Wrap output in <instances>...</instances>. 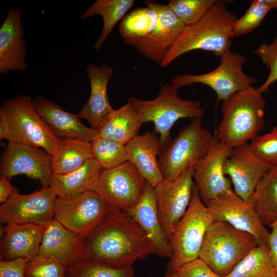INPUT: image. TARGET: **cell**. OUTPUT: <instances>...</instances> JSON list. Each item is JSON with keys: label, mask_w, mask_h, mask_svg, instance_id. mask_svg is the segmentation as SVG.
Instances as JSON below:
<instances>
[{"label": "cell", "mask_w": 277, "mask_h": 277, "mask_svg": "<svg viewBox=\"0 0 277 277\" xmlns=\"http://www.w3.org/2000/svg\"><path fill=\"white\" fill-rule=\"evenodd\" d=\"M154 253L145 233L124 211L111 207L95 228L85 236L82 259L123 268Z\"/></svg>", "instance_id": "obj_1"}, {"label": "cell", "mask_w": 277, "mask_h": 277, "mask_svg": "<svg viewBox=\"0 0 277 277\" xmlns=\"http://www.w3.org/2000/svg\"><path fill=\"white\" fill-rule=\"evenodd\" d=\"M224 1H217L198 22L186 26L168 51L161 67H165L183 54L201 49L221 56L230 50L232 29L237 19Z\"/></svg>", "instance_id": "obj_2"}, {"label": "cell", "mask_w": 277, "mask_h": 277, "mask_svg": "<svg viewBox=\"0 0 277 277\" xmlns=\"http://www.w3.org/2000/svg\"><path fill=\"white\" fill-rule=\"evenodd\" d=\"M0 138L42 148L51 156L60 140L39 115L33 99L22 94L5 101L0 107Z\"/></svg>", "instance_id": "obj_3"}, {"label": "cell", "mask_w": 277, "mask_h": 277, "mask_svg": "<svg viewBox=\"0 0 277 277\" xmlns=\"http://www.w3.org/2000/svg\"><path fill=\"white\" fill-rule=\"evenodd\" d=\"M265 98L250 87L224 101L222 118L215 136L231 148L245 144L258 135L265 125Z\"/></svg>", "instance_id": "obj_4"}, {"label": "cell", "mask_w": 277, "mask_h": 277, "mask_svg": "<svg viewBox=\"0 0 277 277\" xmlns=\"http://www.w3.org/2000/svg\"><path fill=\"white\" fill-rule=\"evenodd\" d=\"M181 88L173 83L165 84L154 99L143 100L129 96L130 103L139 114L143 123H153L155 130L160 134L161 150L170 142V131L179 120L182 118L202 117L204 109L198 100H183L179 97Z\"/></svg>", "instance_id": "obj_5"}, {"label": "cell", "mask_w": 277, "mask_h": 277, "mask_svg": "<svg viewBox=\"0 0 277 277\" xmlns=\"http://www.w3.org/2000/svg\"><path fill=\"white\" fill-rule=\"evenodd\" d=\"M253 236L230 224L214 221L205 234L199 258L225 277L257 246Z\"/></svg>", "instance_id": "obj_6"}, {"label": "cell", "mask_w": 277, "mask_h": 277, "mask_svg": "<svg viewBox=\"0 0 277 277\" xmlns=\"http://www.w3.org/2000/svg\"><path fill=\"white\" fill-rule=\"evenodd\" d=\"M213 222L210 211L202 201L194 184L189 206L169 240L172 255L167 265V271H175L199 258L205 234Z\"/></svg>", "instance_id": "obj_7"}, {"label": "cell", "mask_w": 277, "mask_h": 277, "mask_svg": "<svg viewBox=\"0 0 277 277\" xmlns=\"http://www.w3.org/2000/svg\"><path fill=\"white\" fill-rule=\"evenodd\" d=\"M202 118H193L161 150L158 163L164 179L177 177L206 155L213 135L203 126Z\"/></svg>", "instance_id": "obj_8"}, {"label": "cell", "mask_w": 277, "mask_h": 277, "mask_svg": "<svg viewBox=\"0 0 277 277\" xmlns=\"http://www.w3.org/2000/svg\"><path fill=\"white\" fill-rule=\"evenodd\" d=\"M246 61L244 55L229 50L221 56L219 65L213 71L199 75L179 74L173 77L171 83L180 88L199 83L206 85L215 91L218 101L224 102L256 82L244 73Z\"/></svg>", "instance_id": "obj_9"}, {"label": "cell", "mask_w": 277, "mask_h": 277, "mask_svg": "<svg viewBox=\"0 0 277 277\" xmlns=\"http://www.w3.org/2000/svg\"><path fill=\"white\" fill-rule=\"evenodd\" d=\"M147 183L137 169L126 161L102 169L94 191L111 207L126 211L139 201Z\"/></svg>", "instance_id": "obj_10"}, {"label": "cell", "mask_w": 277, "mask_h": 277, "mask_svg": "<svg viewBox=\"0 0 277 277\" xmlns=\"http://www.w3.org/2000/svg\"><path fill=\"white\" fill-rule=\"evenodd\" d=\"M111 207L94 190L73 197L56 198L55 219L65 227L86 236L103 221Z\"/></svg>", "instance_id": "obj_11"}, {"label": "cell", "mask_w": 277, "mask_h": 277, "mask_svg": "<svg viewBox=\"0 0 277 277\" xmlns=\"http://www.w3.org/2000/svg\"><path fill=\"white\" fill-rule=\"evenodd\" d=\"M57 198L50 186L22 194L16 190L0 207V220L6 224H34L46 226L55 218Z\"/></svg>", "instance_id": "obj_12"}, {"label": "cell", "mask_w": 277, "mask_h": 277, "mask_svg": "<svg viewBox=\"0 0 277 277\" xmlns=\"http://www.w3.org/2000/svg\"><path fill=\"white\" fill-rule=\"evenodd\" d=\"M205 205L214 221L226 222L251 234L258 245L268 246L270 232L262 223L250 199L245 201L231 189Z\"/></svg>", "instance_id": "obj_13"}, {"label": "cell", "mask_w": 277, "mask_h": 277, "mask_svg": "<svg viewBox=\"0 0 277 277\" xmlns=\"http://www.w3.org/2000/svg\"><path fill=\"white\" fill-rule=\"evenodd\" d=\"M194 168L174 179H163L155 187L158 213L167 239L169 240L191 202Z\"/></svg>", "instance_id": "obj_14"}, {"label": "cell", "mask_w": 277, "mask_h": 277, "mask_svg": "<svg viewBox=\"0 0 277 277\" xmlns=\"http://www.w3.org/2000/svg\"><path fill=\"white\" fill-rule=\"evenodd\" d=\"M1 174L10 180L24 174L49 186L53 174L52 157L45 150L21 143L8 142L1 162Z\"/></svg>", "instance_id": "obj_15"}, {"label": "cell", "mask_w": 277, "mask_h": 277, "mask_svg": "<svg viewBox=\"0 0 277 277\" xmlns=\"http://www.w3.org/2000/svg\"><path fill=\"white\" fill-rule=\"evenodd\" d=\"M146 6L153 8L158 16L157 25L146 37L124 41L137 52L161 65L168 51L186 27L167 5L147 0Z\"/></svg>", "instance_id": "obj_16"}, {"label": "cell", "mask_w": 277, "mask_h": 277, "mask_svg": "<svg viewBox=\"0 0 277 277\" xmlns=\"http://www.w3.org/2000/svg\"><path fill=\"white\" fill-rule=\"evenodd\" d=\"M232 149L214 135L206 155L194 167V183L204 204L232 189L231 181L224 171V163Z\"/></svg>", "instance_id": "obj_17"}, {"label": "cell", "mask_w": 277, "mask_h": 277, "mask_svg": "<svg viewBox=\"0 0 277 277\" xmlns=\"http://www.w3.org/2000/svg\"><path fill=\"white\" fill-rule=\"evenodd\" d=\"M272 167L259 159L249 143L233 148L224 166L235 193L245 201L251 198L258 183Z\"/></svg>", "instance_id": "obj_18"}, {"label": "cell", "mask_w": 277, "mask_h": 277, "mask_svg": "<svg viewBox=\"0 0 277 277\" xmlns=\"http://www.w3.org/2000/svg\"><path fill=\"white\" fill-rule=\"evenodd\" d=\"M19 8H10L0 28V73L25 71L27 46Z\"/></svg>", "instance_id": "obj_19"}, {"label": "cell", "mask_w": 277, "mask_h": 277, "mask_svg": "<svg viewBox=\"0 0 277 277\" xmlns=\"http://www.w3.org/2000/svg\"><path fill=\"white\" fill-rule=\"evenodd\" d=\"M125 211L145 233L154 253L171 259L172 250L162 227L154 187L147 182L139 201Z\"/></svg>", "instance_id": "obj_20"}, {"label": "cell", "mask_w": 277, "mask_h": 277, "mask_svg": "<svg viewBox=\"0 0 277 277\" xmlns=\"http://www.w3.org/2000/svg\"><path fill=\"white\" fill-rule=\"evenodd\" d=\"M85 236L68 229L54 218L45 226L38 254L68 268L82 260Z\"/></svg>", "instance_id": "obj_21"}, {"label": "cell", "mask_w": 277, "mask_h": 277, "mask_svg": "<svg viewBox=\"0 0 277 277\" xmlns=\"http://www.w3.org/2000/svg\"><path fill=\"white\" fill-rule=\"evenodd\" d=\"M37 112L55 136L91 142L97 137L96 130L85 125L79 115L63 109L58 104L41 95L33 99Z\"/></svg>", "instance_id": "obj_22"}, {"label": "cell", "mask_w": 277, "mask_h": 277, "mask_svg": "<svg viewBox=\"0 0 277 277\" xmlns=\"http://www.w3.org/2000/svg\"><path fill=\"white\" fill-rule=\"evenodd\" d=\"M86 72L90 84V94L78 114L96 130L104 118L114 110L107 94L108 84L114 69L104 63L100 67L90 64Z\"/></svg>", "instance_id": "obj_23"}, {"label": "cell", "mask_w": 277, "mask_h": 277, "mask_svg": "<svg viewBox=\"0 0 277 277\" xmlns=\"http://www.w3.org/2000/svg\"><path fill=\"white\" fill-rule=\"evenodd\" d=\"M46 226L9 224L4 229L1 243V260L20 258L31 260L39 253Z\"/></svg>", "instance_id": "obj_24"}, {"label": "cell", "mask_w": 277, "mask_h": 277, "mask_svg": "<svg viewBox=\"0 0 277 277\" xmlns=\"http://www.w3.org/2000/svg\"><path fill=\"white\" fill-rule=\"evenodd\" d=\"M125 146L127 161L155 187L164 179L158 163L157 157L161 151L160 138L154 133L147 132L136 135Z\"/></svg>", "instance_id": "obj_25"}, {"label": "cell", "mask_w": 277, "mask_h": 277, "mask_svg": "<svg viewBox=\"0 0 277 277\" xmlns=\"http://www.w3.org/2000/svg\"><path fill=\"white\" fill-rule=\"evenodd\" d=\"M142 124L138 113L128 102L108 114L95 130L98 137L125 145L138 134Z\"/></svg>", "instance_id": "obj_26"}, {"label": "cell", "mask_w": 277, "mask_h": 277, "mask_svg": "<svg viewBox=\"0 0 277 277\" xmlns=\"http://www.w3.org/2000/svg\"><path fill=\"white\" fill-rule=\"evenodd\" d=\"M102 169L93 159L78 169L66 174H53L50 186L57 197L68 199L94 190Z\"/></svg>", "instance_id": "obj_27"}, {"label": "cell", "mask_w": 277, "mask_h": 277, "mask_svg": "<svg viewBox=\"0 0 277 277\" xmlns=\"http://www.w3.org/2000/svg\"><path fill=\"white\" fill-rule=\"evenodd\" d=\"M51 157L53 174L69 173L92 158L91 143L77 138L60 139L57 151Z\"/></svg>", "instance_id": "obj_28"}, {"label": "cell", "mask_w": 277, "mask_h": 277, "mask_svg": "<svg viewBox=\"0 0 277 277\" xmlns=\"http://www.w3.org/2000/svg\"><path fill=\"white\" fill-rule=\"evenodd\" d=\"M134 4L133 0H96L87 8L81 19L98 15L103 20L101 33L94 45L96 50L101 49L116 24L123 19Z\"/></svg>", "instance_id": "obj_29"}, {"label": "cell", "mask_w": 277, "mask_h": 277, "mask_svg": "<svg viewBox=\"0 0 277 277\" xmlns=\"http://www.w3.org/2000/svg\"><path fill=\"white\" fill-rule=\"evenodd\" d=\"M250 199L265 226L277 222V166L264 175Z\"/></svg>", "instance_id": "obj_30"}, {"label": "cell", "mask_w": 277, "mask_h": 277, "mask_svg": "<svg viewBox=\"0 0 277 277\" xmlns=\"http://www.w3.org/2000/svg\"><path fill=\"white\" fill-rule=\"evenodd\" d=\"M225 277H277L268 246L258 245Z\"/></svg>", "instance_id": "obj_31"}, {"label": "cell", "mask_w": 277, "mask_h": 277, "mask_svg": "<svg viewBox=\"0 0 277 277\" xmlns=\"http://www.w3.org/2000/svg\"><path fill=\"white\" fill-rule=\"evenodd\" d=\"M157 21V14L151 7L136 8L123 18L119 31L123 41L143 38L154 29Z\"/></svg>", "instance_id": "obj_32"}, {"label": "cell", "mask_w": 277, "mask_h": 277, "mask_svg": "<svg viewBox=\"0 0 277 277\" xmlns=\"http://www.w3.org/2000/svg\"><path fill=\"white\" fill-rule=\"evenodd\" d=\"M90 143L92 158L102 169L114 168L127 161L125 145L98 136Z\"/></svg>", "instance_id": "obj_33"}, {"label": "cell", "mask_w": 277, "mask_h": 277, "mask_svg": "<svg viewBox=\"0 0 277 277\" xmlns=\"http://www.w3.org/2000/svg\"><path fill=\"white\" fill-rule=\"evenodd\" d=\"M132 266L114 268L82 259L68 267L65 277H134Z\"/></svg>", "instance_id": "obj_34"}, {"label": "cell", "mask_w": 277, "mask_h": 277, "mask_svg": "<svg viewBox=\"0 0 277 277\" xmlns=\"http://www.w3.org/2000/svg\"><path fill=\"white\" fill-rule=\"evenodd\" d=\"M217 0H170L167 6L185 26L198 22Z\"/></svg>", "instance_id": "obj_35"}, {"label": "cell", "mask_w": 277, "mask_h": 277, "mask_svg": "<svg viewBox=\"0 0 277 277\" xmlns=\"http://www.w3.org/2000/svg\"><path fill=\"white\" fill-rule=\"evenodd\" d=\"M273 9L267 0L252 1L244 15L234 22L231 32L232 37L247 34L258 27Z\"/></svg>", "instance_id": "obj_36"}, {"label": "cell", "mask_w": 277, "mask_h": 277, "mask_svg": "<svg viewBox=\"0 0 277 277\" xmlns=\"http://www.w3.org/2000/svg\"><path fill=\"white\" fill-rule=\"evenodd\" d=\"M67 267L49 258L38 254L30 260L25 269V277H65Z\"/></svg>", "instance_id": "obj_37"}, {"label": "cell", "mask_w": 277, "mask_h": 277, "mask_svg": "<svg viewBox=\"0 0 277 277\" xmlns=\"http://www.w3.org/2000/svg\"><path fill=\"white\" fill-rule=\"evenodd\" d=\"M249 145L259 159L271 167L277 166V126L265 134L256 136Z\"/></svg>", "instance_id": "obj_38"}, {"label": "cell", "mask_w": 277, "mask_h": 277, "mask_svg": "<svg viewBox=\"0 0 277 277\" xmlns=\"http://www.w3.org/2000/svg\"><path fill=\"white\" fill-rule=\"evenodd\" d=\"M253 52L269 69V75L258 90L261 93L268 92L269 87L277 81V36L271 43H262Z\"/></svg>", "instance_id": "obj_39"}, {"label": "cell", "mask_w": 277, "mask_h": 277, "mask_svg": "<svg viewBox=\"0 0 277 277\" xmlns=\"http://www.w3.org/2000/svg\"><path fill=\"white\" fill-rule=\"evenodd\" d=\"M175 272L180 277H222L199 258L183 265Z\"/></svg>", "instance_id": "obj_40"}, {"label": "cell", "mask_w": 277, "mask_h": 277, "mask_svg": "<svg viewBox=\"0 0 277 277\" xmlns=\"http://www.w3.org/2000/svg\"><path fill=\"white\" fill-rule=\"evenodd\" d=\"M30 260L20 258L10 261H0V277H25V269Z\"/></svg>", "instance_id": "obj_41"}, {"label": "cell", "mask_w": 277, "mask_h": 277, "mask_svg": "<svg viewBox=\"0 0 277 277\" xmlns=\"http://www.w3.org/2000/svg\"><path fill=\"white\" fill-rule=\"evenodd\" d=\"M271 228L268 246L269 255L277 274V222H274L269 226Z\"/></svg>", "instance_id": "obj_42"}, {"label": "cell", "mask_w": 277, "mask_h": 277, "mask_svg": "<svg viewBox=\"0 0 277 277\" xmlns=\"http://www.w3.org/2000/svg\"><path fill=\"white\" fill-rule=\"evenodd\" d=\"M15 191V189L11 185L9 180L1 175L0 177V203L1 204L5 203Z\"/></svg>", "instance_id": "obj_43"}, {"label": "cell", "mask_w": 277, "mask_h": 277, "mask_svg": "<svg viewBox=\"0 0 277 277\" xmlns=\"http://www.w3.org/2000/svg\"><path fill=\"white\" fill-rule=\"evenodd\" d=\"M163 277H180L175 271H167Z\"/></svg>", "instance_id": "obj_44"}, {"label": "cell", "mask_w": 277, "mask_h": 277, "mask_svg": "<svg viewBox=\"0 0 277 277\" xmlns=\"http://www.w3.org/2000/svg\"><path fill=\"white\" fill-rule=\"evenodd\" d=\"M268 2L273 6V9L277 10V0H268Z\"/></svg>", "instance_id": "obj_45"}]
</instances>
